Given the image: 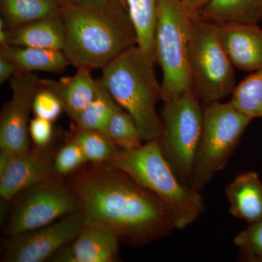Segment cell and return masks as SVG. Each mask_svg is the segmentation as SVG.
I'll return each mask as SVG.
<instances>
[{
  "label": "cell",
  "mask_w": 262,
  "mask_h": 262,
  "mask_svg": "<svg viewBox=\"0 0 262 262\" xmlns=\"http://www.w3.org/2000/svg\"><path fill=\"white\" fill-rule=\"evenodd\" d=\"M199 17L215 24L262 21V0H210Z\"/></svg>",
  "instance_id": "d6986e66"
},
{
  "label": "cell",
  "mask_w": 262,
  "mask_h": 262,
  "mask_svg": "<svg viewBox=\"0 0 262 262\" xmlns=\"http://www.w3.org/2000/svg\"><path fill=\"white\" fill-rule=\"evenodd\" d=\"M158 139L164 155L181 182L191 186L203 130V106L193 93L164 102Z\"/></svg>",
  "instance_id": "ba28073f"
},
{
  "label": "cell",
  "mask_w": 262,
  "mask_h": 262,
  "mask_svg": "<svg viewBox=\"0 0 262 262\" xmlns=\"http://www.w3.org/2000/svg\"><path fill=\"white\" fill-rule=\"evenodd\" d=\"M14 155L1 149L0 151V177L3 175L8 170Z\"/></svg>",
  "instance_id": "1f68e13d"
},
{
  "label": "cell",
  "mask_w": 262,
  "mask_h": 262,
  "mask_svg": "<svg viewBox=\"0 0 262 262\" xmlns=\"http://www.w3.org/2000/svg\"><path fill=\"white\" fill-rule=\"evenodd\" d=\"M155 63L135 46L105 67L101 77L114 101L132 117L145 142L158 140L162 132L156 108L161 100V84Z\"/></svg>",
  "instance_id": "277c9868"
},
{
  "label": "cell",
  "mask_w": 262,
  "mask_h": 262,
  "mask_svg": "<svg viewBox=\"0 0 262 262\" xmlns=\"http://www.w3.org/2000/svg\"><path fill=\"white\" fill-rule=\"evenodd\" d=\"M18 72V67L8 58L0 56V84L4 83Z\"/></svg>",
  "instance_id": "f546056e"
},
{
  "label": "cell",
  "mask_w": 262,
  "mask_h": 262,
  "mask_svg": "<svg viewBox=\"0 0 262 262\" xmlns=\"http://www.w3.org/2000/svg\"><path fill=\"white\" fill-rule=\"evenodd\" d=\"M0 56L13 62L19 72L42 71L61 74L70 65L63 51L22 46H5L0 47Z\"/></svg>",
  "instance_id": "ac0fdd59"
},
{
  "label": "cell",
  "mask_w": 262,
  "mask_h": 262,
  "mask_svg": "<svg viewBox=\"0 0 262 262\" xmlns=\"http://www.w3.org/2000/svg\"><path fill=\"white\" fill-rule=\"evenodd\" d=\"M13 210L5 229L13 236L50 225L80 211L78 196L70 184L56 178L27 189Z\"/></svg>",
  "instance_id": "9c48e42d"
},
{
  "label": "cell",
  "mask_w": 262,
  "mask_h": 262,
  "mask_svg": "<svg viewBox=\"0 0 262 262\" xmlns=\"http://www.w3.org/2000/svg\"><path fill=\"white\" fill-rule=\"evenodd\" d=\"M55 1L61 5L62 8H64V7L67 6V5L70 4V0H55Z\"/></svg>",
  "instance_id": "836d02e7"
},
{
  "label": "cell",
  "mask_w": 262,
  "mask_h": 262,
  "mask_svg": "<svg viewBox=\"0 0 262 262\" xmlns=\"http://www.w3.org/2000/svg\"><path fill=\"white\" fill-rule=\"evenodd\" d=\"M217 29L234 67L252 72L262 69V29L258 24H224Z\"/></svg>",
  "instance_id": "5bb4252c"
},
{
  "label": "cell",
  "mask_w": 262,
  "mask_h": 262,
  "mask_svg": "<svg viewBox=\"0 0 262 262\" xmlns=\"http://www.w3.org/2000/svg\"><path fill=\"white\" fill-rule=\"evenodd\" d=\"M69 183L80 202L85 225L110 229L120 241L139 247L168 235L173 218L158 196L129 176L105 164H94Z\"/></svg>",
  "instance_id": "6da1fadb"
},
{
  "label": "cell",
  "mask_w": 262,
  "mask_h": 262,
  "mask_svg": "<svg viewBox=\"0 0 262 262\" xmlns=\"http://www.w3.org/2000/svg\"><path fill=\"white\" fill-rule=\"evenodd\" d=\"M189 65L192 93L203 104L220 101L235 87L234 65L226 52L217 25L192 17Z\"/></svg>",
  "instance_id": "8992f818"
},
{
  "label": "cell",
  "mask_w": 262,
  "mask_h": 262,
  "mask_svg": "<svg viewBox=\"0 0 262 262\" xmlns=\"http://www.w3.org/2000/svg\"><path fill=\"white\" fill-rule=\"evenodd\" d=\"M159 0H125L137 46L155 62L154 40Z\"/></svg>",
  "instance_id": "ffe728a7"
},
{
  "label": "cell",
  "mask_w": 262,
  "mask_h": 262,
  "mask_svg": "<svg viewBox=\"0 0 262 262\" xmlns=\"http://www.w3.org/2000/svg\"><path fill=\"white\" fill-rule=\"evenodd\" d=\"M66 42L63 53L75 68L103 70L129 48L137 46L125 4L101 0L62 8Z\"/></svg>",
  "instance_id": "7a4b0ae2"
},
{
  "label": "cell",
  "mask_w": 262,
  "mask_h": 262,
  "mask_svg": "<svg viewBox=\"0 0 262 262\" xmlns=\"http://www.w3.org/2000/svg\"><path fill=\"white\" fill-rule=\"evenodd\" d=\"M70 4L77 5H83L92 4V3H97L101 0H70Z\"/></svg>",
  "instance_id": "d6a6232c"
},
{
  "label": "cell",
  "mask_w": 262,
  "mask_h": 262,
  "mask_svg": "<svg viewBox=\"0 0 262 262\" xmlns=\"http://www.w3.org/2000/svg\"><path fill=\"white\" fill-rule=\"evenodd\" d=\"M88 160L80 145L74 139L62 146L55 155L53 168L56 176H67L81 168Z\"/></svg>",
  "instance_id": "4316f807"
},
{
  "label": "cell",
  "mask_w": 262,
  "mask_h": 262,
  "mask_svg": "<svg viewBox=\"0 0 262 262\" xmlns=\"http://www.w3.org/2000/svg\"><path fill=\"white\" fill-rule=\"evenodd\" d=\"M91 72L89 69L78 68L75 75L58 80L39 79V86L58 96L65 113L74 122L96 96L97 80L93 78Z\"/></svg>",
  "instance_id": "9a60e30c"
},
{
  "label": "cell",
  "mask_w": 262,
  "mask_h": 262,
  "mask_svg": "<svg viewBox=\"0 0 262 262\" xmlns=\"http://www.w3.org/2000/svg\"><path fill=\"white\" fill-rule=\"evenodd\" d=\"M230 214L249 224L262 220V182L256 172L237 175L225 189Z\"/></svg>",
  "instance_id": "e0dca14e"
},
{
  "label": "cell",
  "mask_w": 262,
  "mask_h": 262,
  "mask_svg": "<svg viewBox=\"0 0 262 262\" xmlns=\"http://www.w3.org/2000/svg\"><path fill=\"white\" fill-rule=\"evenodd\" d=\"M72 139L80 145L88 162L94 164L107 163L120 149L103 131L75 127Z\"/></svg>",
  "instance_id": "d4e9b609"
},
{
  "label": "cell",
  "mask_w": 262,
  "mask_h": 262,
  "mask_svg": "<svg viewBox=\"0 0 262 262\" xmlns=\"http://www.w3.org/2000/svg\"><path fill=\"white\" fill-rule=\"evenodd\" d=\"M31 141L37 147H46L51 144L53 135V122L34 117L29 122Z\"/></svg>",
  "instance_id": "f1b7e54d"
},
{
  "label": "cell",
  "mask_w": 262,
  "mask_h": 262,
  "mask_svg": "<svg viewBox=\"0 0 262 262\" xmlns=\"http://www.w3.org/2000/svg\"><path fill=\"white\" fill-rule=\"evenodd\" d=\"M2 18L7 28L61 13L62 7L55 0H0Z\"/></svg>",
  "instance_id": "44dd1931"
},
{
  "label": "cell",
  "mask_w": 262,
  "mask_h": 262,
  "mask_svg": "<svg viewBox=\"0 0 262 262\" xmlns=\"http://www.w3.org/2000/svg\"><path fill=\"white\" fill-rule=\"evenodd\" d=\"M63 112L64 110L58 96L50 90L39 86L33 103L34 117L54 122Z\"/></svg>",
  "instance_id": "83f0119b"
},
{
  "label": "cell",
  "mask_w": 262,
  "mask_h": 262,
  "mask_svg": "<svg viewBox=\"0 0 262 262\" xmlns=\"http://www.w3.org/2000/svg\"><path fill=\"white\" fill-rule=\"evenodd\" d=\"M187 13L192 17L199 16L210 0H181Z\"/></svg>",
  "instance_id": "4dcf8cb0"
},
{
  "label": "cell",
  "mask_w": 262,
  "mask_h": 262,
  "mask_svg": "<svg viewBox=\"0 0 262 262\" xmlns=\"http://www.w3.org/2000/svg\"><path fill=\"white\" fill-rule=\"evenodd\" d=\"M120 1L122 2V3H125V0H120Z\"/></svg>",
  "instance_id": "e575fe53"
},
{
  "label": "cell",
  "mask_w": 262,
  "mask_h": 262,
  "mask_svg": "<svg viewBox=\"0 0 262 262\" xmlns=\"http://www.w3.org/2000/svg\"><path fill=\"white\" fill-rule=\"evenodd\" d=\"M105 165L126 173L158 196L170 212L176 229L192 225L206 210L199 191L181 182L158 140L136 149H120Z\"/></svg>",
  "instance_id": "3957f363"
},
{
  "label": "cell",
  "mask_w": 262,
  "mask_h": 262,
  "mask_svg": "<svg viewBox=\"0 0 262 262\" xmlns=\"http://www.w3.org/2000/svg\"><path fill=\"white\" fill-rule=\"evenodd\" d=\"M104 132L120 149H134L142 145L143 140L135 122L116 102Z\"/></svg>",
  "instance_id": "cb8c5ba5"
},
{
  "label": "cell",
  "mask_w": 262,
  "mask_h": 262,
  "mask_svg": "<svg viewBox=\"0 0 262 262\" xmlns=\"http://www.w3.org/2000/svg\"><path fill=\"white\" fill-rule=\"evenodd\" d=\"M12 96L0 114V147L13 155L30 149V115L39 78L32 72H19L10 79Z\"/></svg>",
  "instance_id": "8fae6325"
},
{
  "label": "cell",
  "mask_w": 262,
  "mask_h": 262,
  "mask_svg": "<svg viewBox=\"0 0 262 262\" xmlns=\"http://www.w3.org/2000/svg\"><path fill=\"white\" fill-rule=\"evenodd\" d=\"M203 113V130L191 181V187L199 192L225 168L252 120L230 102L206 103Z\"/></svg>",
  "instance_id": "52a82bcc"
},
{
  "label": "cell",
  "mask_w": 262,
  "mask_h": 262,
  "mask_svg": "<svg viewBox=\"0 0 262 262\" xmlns=\"http://www.w3.org/2000/svg\"><path fill=\"white\" fill-rule=\"evenodd\" d=\"M192 16L181 0H159L154 53L163 72L161 101L192 93L189 65Z\"/></svg>",
  "instance_id": "5b68a950"
},
{
  "label": "cell",
  "mask_w": 262,
  "mask_h": 262,
  "mask_svg": "<svg viewBox=\"0 0 262 262\" xmlns=\"http://www.w3.org/2000/svg\"><path fill=\"white\" fill-rule=\"evenodd\" d=\"M84 225L81 211L62 217L50 225L10 236L2 261L42 262L70 244Z\"/></svg>",
  "instance_id": "30bf717a"
},
{
  "label": "cell",
  "mask_w": 262,
  "mask_h": 262,
  "mask_svg": "<svg viewBox=\"0 0 262 262\" xmlns=\"http://www.w3.org/2000/svg\"><path fill=\"white\" fill-rule=\"evenodd\" d=\"M55 155L49 147L29 149L14 155L6 172L0 177V196L9 202L29 188L56 178Z\"/></svg>",
  "instance_id": "7c38bea8"
},
{
  "label": "cell",
  "mask_w": 262,
  "mask_h": 262,
  "mask_svg": "<svg viewBox=\"0 0 262 262\" xmlns=\"http://www.w3.org/2000/svg\"><path fill=\"white\" fill-rule=\"evenodd\" d=\"M115 103L101 78L97 79L96 96L74 121L75 127L104 132L113 113Z\"/></svg>",
  "instance_id": "7402d4cb"
},
{
  "label": "cell",
  "mask_w": 262,
  "mask_h": 262,
  "mask_svg": "<svg viewBox=\"0 0 262 262\" xmlns=\"http://www.w3.org/2000/svg\"><path fill=\"white\" fill-rule=\"evenodd\" d=\"M8 46L57 51H63L64 48L66 29L61 13L8 28Z\"/></svg>",
  "instance_id": "2e32d148"
},
{
  "label": "cell",
  "mask_w": 262,
  "mask_h": 262,
  "mask_svg": "<svg viewBox=\"0 0 262 262\" xmlns=\"http://www.w3.org/2000/svg\"><path fill=\"white\" fill-rule=\"evenodd\" d=\"M239 248V259L246 262H262V220L249 224L234 238Z\"/></svg>",
  "instance_id": "484cf974"
},
{
  "label": "cell",
  "mask_w": 262,
  "mask_h": 262,
  "mask_svg": "<svg viewBox=\"0 0 262 262\" xmlns=\"http://www.w3.org/2000/svg\"><path fill=\"white\" fill-rule=\"evenodd\" d=\"M120 239L115 232L98 225H85L70 244L51 258L56 262H114Z\"/></svg>",
  "instance_id": "4fadbf2b"
},
{
  "label": "cell",
  "mask_w": 262,
  "mask_h": 262,
  "mask_svg": "<svg viewBox=\"0 0 262 262\" xmlns=\"http://www.w3.org/2000/svg\"><path fill=\"white\" fill-rule=\"evenodd\" d=\"M248 118H262V69L235 85L229 101Z\"/></svg>",
  "instance_id": "603a6c76"
}]
</instances>
